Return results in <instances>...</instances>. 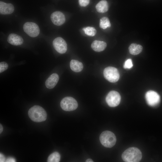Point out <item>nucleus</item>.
<instances>
[{
  "label": "nucleus",
  "mask_w": 162,
  "mask_h": 162,
  "mask_svg": "<svg viewBox=\"0 0 162 162\" xmlns=\"http://www.w3.org/2000/svg\"><path fill=\"white\" fill-rule=\"evenodd\" d=\"M30 118L35 122H41L46 119L47 113L42 107L38 105H34L31 108L28 112Z\"/></svg>",
  "instance_id": "nucleus-1"
},
{
  "label": "nucleus",
  "mask_w": 162,
  "mask_h": 162,
  "mask_svg": "<svg viewBox=\"0 0 162 162\" xmlns=\"http://www.w3.org/2000/svg\"><path fill=\"white\" fill-rule=\"evenodd\" d=\"M122 160L126 162H138L141 160L142 153L137 148L130 147L125 150L122 154Z\"/></svg>",
  "instance_id": "nucleus-2"
},
{
  "label": "nucleus",
  "mask_w": 162,
  "mask_h": 162,
  "mask_svg": "<svg viewBox=\"0 0 162 162\" xmlns=\"http://www.w3.org/2000/svg\"><path fill=\"white\" fill-rule=\"evenodd\" d=\"M100 140L104 146L111 148L115 145L116 138L113 133L110 131L106 130L101 133L100 136Z\"/></svg>",
  "instance_id": "nucleus-3"
},
{
  "label": "nucleus",
  "mask_w": 162,
  "mask_h": 162,
  "mask_svg": "<svg viewBox=\"0 0 162 162\" xmlns=\"http://www.w3.org/2000/svg\"><path fill=\"white\" fill-rule=\"evenodd\" d=\"M103 74L104 78L111 82H115L119 80L120 75L118 70L112 67H108L104 70Z\"/></svg>",
  "instance_id": "nucleus-4"
},
{
  "label": "nucleus",
  "mask_w": 162,
  "mask_h": 162,
  "mask_svg": "<svg viewBox=\"0 0 162 162\" xmlns=\"http://www.w3.org/2000/svg\"><path fill=\"white\" fill-rule=\"evenodd\" d=\"M60 106L63 110L70 111L76 110L78 107V104L76 100L74 98L67 97L61 100Z\"/></svg>",
  "instance_id": "nucleus-5"
},
{
  "label": "nucleus",
  "mask_w": 162,
  "mask_h": 162,
  "mask_svg": "<svg viewBox=\"0 0 162 162\" xmlns=\"http://www.w3.org/2000/svg\"><path fill=\"white\" fill-rule=\"evenodd\" d=\"M121 99L120 95L118 92L115 91H112L106 96V101L109 106L115 107L119 104Z\"/></svg>",
  "instance_id": "nucleus-6"
},
{
  "label": "nucleus",
  "mask_w": 162,
  "mask_h": 162,
  "mask_svg": "<svg viewBox=\"0 0 162 162\" xmlns=\"http://www.w3.org/2000/svg\"><path fill=\"white\" fill-rule=\"evenodd\" d=\"M23 29L26 33L32 37L37 36L40 32L38 26L33 22H27L25 23Z\"/></svg>",
  "instance_id": "nucleus-7"
},
{
  "label": "nucleus",
  "mask_w": 162,
  "mask_h": 162,
  "mask_svg": "<svg viewBox=\"0 0 162 162\" xmlns=\"http://www.w3.org/2000/svg\"><path fill=\"white\" fill-rule=\"evenodd\" d=\"M145 98L147 104L151 106H155L159 103L160 97L156 92L152 90L147 92L145 94Z\"/></svg>",
  "instance_id": "nucleus-8"
},
{
  "label": "nucleus",
  "mask_w": 162,
  "mask_h": 162,
  "mask_svg": "<svg viewBox=\"0 0 162 162\" xmlns=\"http://www.w3.org/2000/svg\"><path fill=\"white\" fill-rule=\"evenodd\" d=\"M52 44L56 50L60 53H64L67 50V44L65 40L61 37H58L55 39Z\"/></svg>",
  "instance_id": "nucleus-9"
},
{
  "label": "nucleus",
  "mask_w": 162,
  "mask_h": 162,
  "mask_svg": "<svg viewBox=\"0 0 162 162\" xmlns=\"http://www.w3.org/2000/svg\"><path fill=\"white\" fill-rule=\"evenodd\" d=\"M51 20L52 23L55 25L59 26L62 25L65 22V18L64 15L61 12L56 11L51 14Z\"/></svg>",
  "instance_id": "nucleus-10"
},
{
  "label": "nucleus",
  "mask_w": 162,
  "mask_h": 162,
  "mask_svg": "<svg viewBox=\"0 0 162 162\" xmlns=\"http://www.w3.org/2000/svg\"><path fill=\"white\" fill-rule=\"evenodd\" d=\"M14 9V6L11 4L0 2V13L1 14H10L13 12Z\"/></svg>",
  "instance_id": "nucleus-11"
},
{
  "label": "nucleus",
  "mask_w": 162,
  "mask_h": 162,
  "mask_svg": "<svg viewBox=\"0 0 162 162\" xmlns=\"http://www.w3.org/2000/svg\"><path fill=\"white\" fill-rule=\"evenodd\" d=\"M59 79L58 75L56 73L52 74L47 79L45 85L46 87L49 89H52L54 88L57 84Z\"/></svg>",
  "instance_id": "nucleus-12"
},
{
  "label": "nucleus",
  "mask_w": 162,
  "mask_h": 162,
  "mask_svg": "<svg viewBox=\"0 0 162 162\" xmlns=\"http://www.w3.org/2000/svg\"><path fill=\"white\" fill-rule=\"evenodd\" d=\"M7 41L11 44L18 46L21 45L23 43V40L20 36L15 34L11 33L8 35Z\"/></svg>",
  "instance_id": "nucleus-13"
},
{
  "label": "nucleus",
  "mask_w": 162,
  "mask_h": 162,
  "mask_svg": "<svg viewBox=\"0 0 162 162\" xmlns=\"http://www.w3.org/2000/svg\"><path fill=\"white\" fill-rule=\"evenodd\" d=\"M107 44L105 42L95 40L92 42L91 46L94 50L99 52L104 50Z\"/></svg>",
  "instance_id": "nucleus-14"
},
{
  "label": "nucleus",
  "mask_w": 162,
  "mask_h": 162,
  "mask_svg": "<svg viewBox=\"0 0 162 162\" xmlns=\"http://www.w3.org/2000/svg\"><path fill=\"white\" fill-rule=\"evenodd\" d=\"M70 67L73 71L79 72L81 71L83 68L82 63L78 60L73 59L70 62Z\"/></svg>",
  "instance_id": "nucleus-15"
},
{
  "label": "nucleus",
  "mask_w": 162,
  "mask_h": 162,
  "mask_svg": "<svg viewBox=\"0 0 162 162\" xmlns=\"http://www.w3.org/2000/svg\"><path fill=\"white\" fill-rule=\"evenodd\" d=\"M95 8L97 11L100 13H104L107 12L108 10V4L106 0L100 1L96 5Z\"/></svg>",
  "instance_id": "nucleus-16"
},
{
  "label": "nucleus",
  "mask_w": 162,
  "mask_h": 162,
  "mask_svg": "<svg viewBox=\"0 0 162 162\" xmlns=\"http://www.w3.org/2000/svg\"><path fill=\"white\" fill-rule=\"evenodd\" d=\"M142 47L140 45L135 43L130 44L129 47V50L130 54L135 55L140 53L142 51Z\"/></svg>",
  "instance_id": "nucleus-17"
},
{
  "label": "nucleus",
  "mask_w": 162,
  "mask_h": 162,
  "mask_svg": "<svg viewBox=\"0 0 162 162\" xmlns=\"http://www.w3.org/2000/svg\"><path fill=\"white\" fill-rule=\"evenodd\" d=\"M99 26L100 28L103 29H105L111 26L110 20L108 18L104 17L100 20Z\"/></svg>",
  "instance_id": "nucleus-18"
},
{
  "label": "nucleus",
  "mask_w": 162,
  "mask_h": 162,
  "mask_svg": "<svg viewBox=\"0 0 162 162\" xmlns=\"http://www.w3.org/2000/svg\"><path fill=\"white\" fill-rule=\"evenodd\" d=\"M60 159V155L57 152H54L51 154L47 159L48 162H58Z\"/></svg>",
  "instance_id": "nucleus-19"
},
{
  "label": "nucleus",
  "mask_w": 162,
  "mask_h": 162,
  "mask_svg": "<svg viewBox=\"0 0 162 162\" xmlns=\"http://www.w3.org/2000/svg\"><path fill=\"white\" fill-rule=\"evenodd\" d=\"M82 29L85 34L90 36H94L97 33L96 30L93 27L88 26Z\"/></svg>",
  "instance_id": "nucleus-20"
},
{
  "label": "nucleus",
  "mask_w": 162,
  "mask_h": 162,
  "mask_svg": "<svg viewBox=\"0 0 162 162\" xmlns=\"http://www.w3.org/2000/svg\"><path fill=\"white\" fill-rule=\"evenodd\" d=\"M133 66L132 60L131 59H128L125 62L123 67L125 69H130Z\"/></svg>",
  "instance_id": "nucleus-21"
},
{
  "label": "nucleus",
  "mask_w": 162,
  "mask_h": 162,
  "mask_svg": "<svg viewBox=\"0 0 162 162\" xmlns=\"http://www.w3.org/2000/svg\"><path fill=\"white\" fill-rule=\"evenodd\" d=\"M8 64L5 62H2L0 63V73H1L6 70L8 68Z\"/></svg>",
  "instance_id": "nucleus-22"
},
{
  "label": "nucleus",
  "mask_w": 162,
  "mask_h": 162,
  "mask_svg": "<svg viewBox=\"0 0 162 162\" xmlns=\"http://www.w3.org/2000/svg\"><path fill=\"white\" fill-rule=\"evenodd\" d=\"M79 5L81 7H86L88 5L89 3L90 0H79Z\"/></svg>",
  "instance_id": "nucleus-23"
},
{
  "label": "nucleus",
  "mask_w": 162,
  "mask_h": 162,
  "mask_svg": "<svg viewBox=\"0 0 162 162\" xmlns=\"http://www.w3.org/2000/svg\"><path fill=\"white\" fill-rule=\"evenodd\" d=\"M6 162H15L16 160L15 158L12 157H9L6 160Z\"/></svg>",
  "instance_id": "nucleus-24"
},
{
  "label": "nucleus",
  "mask_w": 162,
  "mask_h": 162,
  "mask_svg": "<svg viewBox=\"0 0 162 162\" xmlns=\"http://www.w3.org/2000/svg\"><path fill=\"white\" fill-rule=\"evenodd\" d=\"M6 159L4 155L2 153L0 154V162H5Z\"/></svg>",
  "instance_id": "nucleus-25"
},
{
  "label": "nucleus",
  "mask_w": 162,
  "mask_h": 162,
  "mask_svg": "<svg viewBox=\"0 0 162 162\" xmlns=\"http://www.w3.org/2000/svg\"><path fill=\"white\" fill-rule=\"evenodd\" d=\"M3 130V127L2 125L0 124V133L1 134Z\"/></svg>",
  "instance_id": "nucleus-26"
},
{
  "label": "nucleus",
  "mask_w": 162,
  "mask_h": 162,
  "mask_svg": "<svg viewBox=\"0 0 162 162\" xmlns=\"http://www.w3.org/2000/svg\"><path fill=\"white\" fill-rule=\"evenodd\" d=\"M86 162H92L93 161L91 159H88L86 161Z\"/></svg>",
  "instance_id": "nucleus-27"
}]
</instances>
